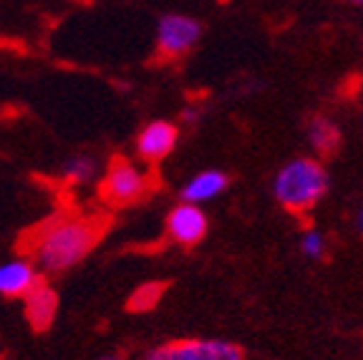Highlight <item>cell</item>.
Returning <instances> with one entry per match:
<instances>
[{
    "instance_id": "cell-1",
    "label": "cell",
    "mask_w": 363,
    "mask_h": 360,
    "mask_svg": "<svg viewBox=\"0 0 363 360\" xmlns=\"http://www.w3.org/2000/svg\"><path fill=\"white\" fill-rule=\"evenodd\" d=\"M108 230L104 214L56 212L35 227L26 230L18 240V252L35 262L48 275L71 270L96 247Z\"/></svg>"
},
{
    "instance_id": "cell-2",
    "label": "cell",
    "mask_w": 363,
    "mask_h": 360,
    "mask_svg": "<svg viewBox=\"0 0 363 360\" xmlns=\"http://www.w3.org/2000/svg\"><path fill=\"white\" fill-rule=\"evenodd\" d=\"M328 171L318 159L298 157L283 164L272 179V197L288 212L306 214L328 191Z\"/></svg>"
},
{
    "instance_id": "cell-3",
    "label": "cell",
    "mask_w": 363,
    "mask_h": 360,
    "mask_svg": "<svg viewBox=\"0 0 363 360\" xmlns=\"http://www.w3.org/2000/svg\"><path fill=\"white\" fill-rule=\"evenodd\" d=\"M152 189V179L139 171L129 159L113 157L108 162L106 176L99 186V199L108 207H131L142 202Z\"/></svg>"
},
{
    "instance_id": "cell-4",
    "label": "cell",
    "mask_w": 363,
    "mask_h": 360,
    "mask_svg": "<svg viewBox=\"0 0 363 360\" xmlns=\"http://www.w3.org/2000/svg\"><path fill=\"white\" fill-rule=\"evenodd\" d=\"M144 360H245L240 345L220 338H187L152 348Z\"/></svg>"
},
{
    "instance_id": "cell-5",
    "label": "cell",
    "mask_w": 363,
    "mask_h": 360,
    "mask_svg": "<svg viewBox=\"0 0 363 360\" xmlns=\"http://www.w3.org/2000/svg\"><path fill=\"white\" fill-rule=\"evenodd\" d=\"M202 26L182 13H167L157 26V51L164 58H179L199 43Z\"/></svg>"
},
{
    "instance_id": "cell-6",
    "label": "cell",
    "mask_w": 363,
    "mask_h": 360,
    "mask_svg": "<svg viewBox=\"0 0 363 360\" xmlns=\"http://www.w3.org/2000/svg\"><path fill=\"white\" fill-rule=\"evenodd\" d=\"M207 214L197 207V204L182 202L167 217V235L182 247H194L204 240L207 235Z\"/></svg>"
},
{
    "instance_id": "cell-7",
    "label": "cell",
    "mask_w": 363,
    "mask_h": 360,
    "mask_svg": "<svg viewBox=\"0 0 363 360\" xmlns=\"http://www.w3.org/2000/svg\"><path fill=\"white\" fill-rule=\"evenodd\" d=\"M177 139H179V131H177L174 124H169V121H152L136 136V154L144 162H162V159H167L174 152Z\"/></svg>"
},
{
    "instance_id": "cell-8",
    "label": "cell",
    "mask_w": 363,
    "mask_h": 360,
    "mask_svg": "<svg viewBox=\"0 0 363 360\" xmlns=\"http://www.w3.org/2000/svg\"><path fill=\"white\" fill-rule=\"evenodd\" d=\"M23 300H26V317H28V322L33 325V330L35 332L48 330V327L53 325V320H56L58 295L45 285L43 277L35 280V285L23 295Z\"/></svg>"
},
{
    "instance_id": "cell-9",
    "label": "cell",
    "mask_w": 363,
    "mask_h": 360,
    "mask_svg": "<svg viewBox=\"0 0 363 360\" xmlns=\"http://www.w3.org/2000/svg\"><path fill=\"white\" fill-rule=\"evenodd\" d=\"M30 259H13L8 265H0V295L3 298H23L38 280Z\"/></svg>"
},
{
    "instance_id": "cell-10",
    "label": "cell",
    "mask_w": 363,
    "mask_h": 360,
    "mask_svg": "<svg viewBox=\"0 0 363 360\" xmlns=\"http://www.w3.org/2000/svg\"><path fill=\"white\" fill-rule=\"evenodd\" d=\"M227 174L215 169H207V171H199L194 174L192 179L184 184L182 189V202H189V204H202V202H210V199L220 197L222 191L227 189Z\"/></svg>"
},
{
    "instance_id": "cell-11",
    "label": "cell",
    "mask_w": 363,
    "mask_h": 360,
    "mask_svg": "<svg viewBox=\"0 0 363 360\" xmlns=\"http://www.w3.org/2000/svg\"><path fill=\"white\" fill-rule=\"evenodd\" d=\"M308 141H311L313 152L320 154V157H328L340 147V131L330 118L315 116L308 124Z\"/></svg>"
},
{
    "instance_id": "cell-12",
    "label": "cell",
    "mask_w": 363,
    "mask_h": 360,
    "mask_svg": "<svg viewBox=\"0 0 363 360\" xmlns=\"http://www.w3.org/2000/svg\"><path fill=\"white\" fill-rule=\"evenodd\" d=\"M164 290H167L164 282H147V285H139L134 293H131L126 308H129L131 313H149V310L157 308L159 300L164 298Z\"/></svg>"
},
{
    "instance_id": "cell-13",
    "label": "cell",
    "mask_w": 363,
    "mask_h": 360,
    "mask_svg": "<svg viewBox=\"0 0 363 360\" xmlns=\"http://www.w3.org/2000/svg\"><path fill=\"white\" fill-rule=\"evenodd\" d=\"M301 252L308 259H323L325 252H328V240H325L323 232L315 230V227H308L301 235Z\"/></svg>"
},
{
    "instance_id": "cell-14",
    "label": "cell",
    "mask_w": 363,
    "mask_h": 360,
    "mask_svg": "<svg viewBox=\"0 0 363 360\" xmlns=\"http://www.w3.org/2000/svg\"><path fill=\"white\" fill-rule=\"evenodd\" d=\"M94 171H96V164H94V159L71 157L66 164H63L61 174L66 176V181H74V184H79V181L91 179V176H94Z\"/></svg>"
},
{
    "instance_id": "cell-15",
    "label": "cell",
    "mask_w": 363,
    "mask_h": 360,
    "mask_svg": "<svg viewBox=\"0 0 363 360\" xmlns=\"http://www.w3.org/2000/svg\"><path fill=\"white\" fill-rule=\"evenodd\" d=\"M182 118H184V124H197L199 118H202V111H199V108H184Z\"/></svg>"
},
{
    "instance_id": "cell-16",
    "label": "cell",
    "mask_w": 363,
    "mask_h": 360,
    "mask_svg": "<svg viewBox=\"0 0 363 360\" xmlns=\"http://www.w3.org/2000/svg\"><path fill=\"white\" fill-rule=\"evenodd\" d=\"M353 222H356V230L363 235V202H361V207L356 209V217H353Z\"/></svg>"
},
{
    "instance_id": "cell-17",
    "label": "cell",
    "mask_w": 363,
    "mask_h": 360,
    "mask_svg": "<svg viewBox=\"0 0 363 360\" xmlns=\"http://www.w3.org/2000/svg\"><path fill=\"white\" fill-rule=\"evenodd\" d=\"M99 360H121L119 355H104V358H99Z\"/></svg>"
},
{
    "instance_id": "cell-18",
    "label": "cell",
    "mask_w": 363,
    "mask_h": 360,
    "mask_svg": "<svg viewBox=\"0 0 363 360\" xmlns=\"http://www.w3.org/2000/svg\"><path fill=\"white\" fill-rule=\"evenodd\" d=\"M343 3H351V6H363V0H343Z\"/></svg>"
}]
</instances>
